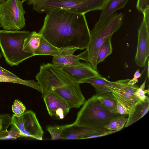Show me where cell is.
Instances as JSON below:
<instances>
[{
    "label": "cell",
    "instance_id": "6da1fadb",
    "mask_svg": "<svg viewBox=\"0 0 149 149\" xmlns=\"http://www.w3.org/2000/svg\"><path fill=\"white\" fill-rule=\"evenodd\" d=\"M47 14L38 32L46 40L58 48L86 49L90 31L85 14L61 8L51 10Z\"/></svg>",
    "mask_w": 149,
    "mask_h": 149
},
{
    "label": "cell",
    "instance_id": "7a4b0ae2",
    "mask_svg": "<svg viewBox=\"0 0 149 149\" xmlns=\"http://www.w3.org/2000/svg\"><path fill=\"white\" fill-rule=\"evenodd\" d=\"M97 97L94 95L86 100L78 113L76 120L70 126L105 129L104 126L111 120L128 116L109 112L102 105Z\"/></svg>",
    "mask_w": 149,
    "mask_h": 149
},
{
    "label": "cell",
    "instance_id": "3957f363",
    "mask_svg": "<svg viewBox=\"0 0 149 149\" xmlns=\"http://www.w3.org/2000/svg\"><path fill=\"white\" fill-rule=\"evenodd\" d=\"M31 33L29 31L0 30V48L6 61L10 66L17 65L33 56L23 50L24 40Z\"/></svg>",
    "mask_w": 149,
    "mask_h": 149
},
{
    "label": "cell",
    "instance_id": "277c9868",
    "mask_svg": "<svg viewBox=\"0 0 149 149\" xmlns=\"http://www.w3.org/2000/svg\"><path fill=\"white\" fill-rule=\"evenodd\" d=\"M107 0H31L33 9L39 13L61 8L74 13L85 14L91 11L102 10Z\"/></svg>",
    "mask_w": 149,
    "mask_h": 149
},
{
    "label": "cell",
    "instance_id": "5b68a950",
    "mask_svg": "<svg viewBox=\"0 0 149 149\" xmlns=\"http://www.w3.org/2000/svg\"><path fill=\"white\" fill-rule=\"evenodd\" d=\"M124 15L122 13H116L103 25L94 28L90 31V36L86 49L88 54V63L97 70V58L100 48L103 42L120 28Z\"/></svg>",
    "mask_w": 149,
    "mask_h": 149
},
{
    "label": "cell",
    "instance_id": "8992f818",
    "mask_svg": "<svg viewBox=\"0 0 149 149\" xmlns=\"http://www.w3.org/2000/svg\"><path fill=\"white\" fill-rule=\"evenodd\" d=\"M36 78L41 88L42 97L56 88L75 81L61 68L49 63L40 65Z\"/></svg>",
    "mask_w": 149,
    "mask_h": 149
},
{
    "label": "cell",
    "instance_id": "52a82bcc",
    "mask_svg": "<svg viewBox=\"0 0 149 149\" xmlns=\"http://www.w3.org/2000/svg\"><path fill=\"white\" fill-rule=\"evenodd\" d=\"M20 0H6L0 3V26L4 30L19 31L25 25V12Z\"/></svg>",
    "mask_w": 149,
    "mask_h": 149
},
{
    "label": "cell",
    "instance_id": "ba28073f",
    "mask_svg": "<svg viewBox=\"0 0 149 149\" xmlns=\"http://www.w3.org/2000/svg\"><path fill=\"white\" fill-rule=\"evenodd\" d=\"M12 125L18 130L21 137H29L42 140L43 130L36 114L32 110L25 111L22 114L12 116Z\"/></svg>",
    "mask_w": 149,
    "mask_h": 149
},
{
    "label": "cell",
    "instance_id": "9c48e42d",
    "mask_svg": "<svg viewBox=\"0 0 149 149\" xmlns=\"http://www.w3.org/2000/svg\"><path fill=\"white\" fill-rule=\"evenodd\" d=\"M130 79L113 81L112 85L109 87L117 102L125 107L129 114L132 113L136 105L142 101L136 97L134 95V92L139 88L138 86L136 84L133 85L128 84Z\"/></svg>",
    "mask_w": 149,
    "mask_h": 149
},
{
    "label": "cell",
    "instance_id": "30bf717a",
    "mask_svg": "<svg viewBox=\"0 0 149 149\" xmlns=\"http://www.w3.org/2000/svg\"><path fill=\"white\" fill-rule=\"evenodd\" d=\"M52 92L63 98L70 108H79L86 101L81 91L79 84L75 81L56 88Z\"/></svg>",
    "mask_w": 149,
    "mask_h": 149
},
{
    "label": "cell",
    "instance_id": "8fae6325",
    "mask_svg": "<svg viewBox=\"0 0 149 149\" xmlns=\"http://www.w3.org/2000/svg\"><path fill=\"white\" fill-rule=\"evenodd\" d=\"M149 56V25L143 19L138 30V42L135 62L138 66L145 67Z\"/></svg>",
    "mask_w": 149,
    "mask_h": 149
},
{
    "label": "cell",
    "instance_id": "7c38bea8",
    "mask_svg": "<svg viewBox=\"0 0 149 149\" xmlns=\"http://www.w3.org/2000/svg\"><path fill=\"white\" fill-rule=\"evenodd\" d=\"M49 115L59 119H63L70 109L68 103L62 97L53 92L43 97Z\"/></svg>",
    "mask_w": 149,
    "mask_h": 149
},
{
    "label": "cell",
    "instance_id": "4fadbf2b",
    "mask_svg": "<svg viewBox=\"0 0 149 149\" xmlns=\"http://www.w3.org/2000/svg\"><path fill=\"white\" fill-rule=\"evenodd\" d=\"M61 68L74 81L78 83L83 80L101 76L90 64L84 62L79 65Z\"/></svg>",
    "mask_w": 149,
    "mask_h": 149
},
{
    "label": "cell",
    "instance_id": "5bb4252c",
    "mask_svg": "<svg viewBox=\"0 0 149 149\" xmlns=\"http://www.w3.org/2000/svg\"><path fill=\"white\" fill-rule=\"evenodd\" d=\"M106 129H94L77 126L65 125L61 135V139H88L90 136L98 135L107 131Z\"/></svg>",
    "mask_w": 149,
    "mask_h": 149
},
{
    "label": "cell",
    "instance_id": "9a60e30c",
    "mask_svg": "<svg viewBox=\"0 0 149 149\" xmlns=\"http://www.w3.org/2000/svg\"><path fill=\"white\" fill-rule=\"evenodd\" d=\"M129 0H107L102 9L98 22L94 28H97L103 25L114 15L117 10L124 7Z\"/></svg>",
    "mask_w": 149,
    "mask_h": 149
},
{
    "label": "cell",
    "instance_id": "2e32d148",
    "mask_svg": "<svg viewBox=\"0 0 149 149\" xmlns=\"http://www.w3.org/2000/svg\"><path fill=\"white\" fill-rule=\"evenodd\" d=\"M77 49V48L74 47L64 48L57 47L50 43L42 35L40 45L35 56L47 55L54 56L73 54Z\"/></svg>",
    "mask_w": 149,
    "mask_h": 149
},
{
    "label": "cell",
    "instance_id": "e0dca14e",
    "mask_svg": "<svg viewBox=\"0 0 149 149\" xmlns=\"http://www.w3.org/2000/svg\"><path fill=\"white\" fill-rule=\"evenodd\" d=\"M80 60H84L87 63L88 54L86 50L77 55L71 54L54 56L52 58V63L57 67L66 68L82 64L83 62H80Z\"/></svg>",
    "mask_w": 149,
    "mask_h": 149
},
{
    "label": "cell",
    "instance_id": "ac0fdd59",
    "mask_svg": "<svg viewBox=\"0 0 149 149\" xmlns=\"http://www.w3.org/2000/svg\"><path fill=\"white\" fill-rule=\"evenodd\" d=\"M78 83H88L91 84L94 88L96 93L95 95L99 96L103 94L111 92L109 87L111 86L113 81H110L102 76L96 77L82 80Z\"/></svg>",
    "mask_w": 149,
    "mask_h": 149
},
{
    "label": "cell",
    "instance_id": "d6986e66",
    "mask_svg": "<svg viewBox=\"0 0 149 149\" xmlns=\"http://www.w3.org/2000/svg\"><path fill=\"white\" fill-rule=\"evenodd\" d=\"M149 108V98L146 96L144 101H142L136 105L134 112L128 115L127 120L125 127H129L144 116L148 111Z\"/></svg>",
    "mask_w": 149,
    "mask_h": 149
},
{
    "label": "cell",
    "instance_id": "ffe728a7",
    "mask_svg": "<svg viewBox=\"0 0 149 149\" xmlns=\"http://www.w3.org/2000/svg\"><path fill=\"white\" fill-rule=\"evenodd\" d=\"M42 35L36 31L31 32L30 35L24 40L23 50L35 56L40 42Z\"/></svg>",
    "mask_w": 149,
    "mask_h": 149
},
{
    "label": "cell",
    "instance_id": "44dd1931",
    "mask_svg": "<svg viewBox=\"0 0 149 149\" xmlns=\"http://www.w3.org/2000/svg\"><path fill=\"white\" fill-rule=\"evenodd\" d=\"M97 99L102 105L109 112L118 113L117 110V101L111 92L103 94L97 97Z\"/></svg>",
    "mask_w": 149,
    "mask_h": 149
},
{
    "label": "cell",
    "instance_id": "7402d4cb",
    "mask_svg": "<svg viewBox=\"0 0 149 149\" xmlns=\"http://www.w3.org/2000/svg\"><path fill=\"white\" fill-rule=\"evenodd\" d=\"M0 82H7L20 84L36 89L41 93V88L38 82L33 80H25L20 78H13L0 74Z\"/></svg>",
    "mask_w": 149,
    "mask_h": 149
},
{
    "label": "cell",
    "instance_id": "603a6c76",
    "mask_svg": "<svg viewBox=\"0 0 149 149\" xmlns=\"http://www.w3.org/2000/svg\"><path fill=\"white\" fill-rule=\"evenodd\" d=\"M112 37L109 38L102 44L99 49L97 58V65L103 61L112 52L111 43Z\"/></svg>",
    "mask_w": 149,
    "mask_h": 149
},
{
    "label": "cell",
    "instance_id": "cb8c5ba5",
    "mask_svg": "<svg viewBox=\"0 0 149 149\" xmlns=\"http://www.w3.org/2000/svg\"><path fill=\"white\" fill-rule=\"evenodd\" d=\"M127 116L117 118L112 120L104 126L107 131L120 130L125 126L128 119Z\"/></svg>",
    "mask_w": 149,
    "mask_h": 149
},
{
    "label": "cell",
    "instance_id": "d4e9b609",
    "mask_svg": "<svg viewBox=\"0 0 149 149\" xmlns=\"http://www.w3.org/2000/svg\"><path fill=\"white\" fill-rule=\"evenodd\" d=\"M21 137L16 127L12 125L10 130H7L0 132V140L15 139Z\"/></svg>",
    "mask_w": 149,
    "mask_h": 149
},
{
    "label": "cell",
    "instance_id": "484cf974",
    "mask_svg": "<svg viewBox=\"0 0 149 149\" xmlns=\"http://www.w3.org/2000/svg\"><path fill=\"white\" fill-rule=\"evenodd\" d=\"M65 128V126H49L47 130L50 134L52 140L61 139V135Z\"/></svg>",
    "mask_w": 149,
    "mask_h": 149
},
{
    "label": "cell",
    "instance_id": "4316f807",
    "mask_svg": "<svg viewBox=\"0 0 149 149\" xmlns=\"http://www.w3.org/2000/svg\"><path fill=\"white\" fill-rule=\"evenodd\" d=\"M12 125V116L10 114L0 115V132L8 130Z\"/></svg>",
    "mask_w": 149,
    "mask_h": 149
},
{
    "label": "cell",
    "instance_id": "83f0119b",
    "mask_svg": "<svg viewBox=\"0 0 149 149\" xmlns=\"http://www.w3.org/2000/svg\"><path fill=\"white\" fill-rule=\"evenodd\" d=\"M26 110V107L22 102L17 99L15 100L12 106V110L14 114L20 115Z\"/></svg>",
    "mask_w": 149,
    "mask_h": 149
},
{
    "label": "cell",
    "instance_id": "f1b7e54d",
    "mask_svg": "<svg viewBox=\"0 0 149 149\" xmlns=\"http://www.w3.org/2000/svg\"><path fill=\"white\" fill-rule=\"evenodd\" d=\"M146 79L147 78L140 87H139L134 93L135 96L142 101L145 100L146 96L144 91Z\"/></svg>",
    "mask_w": 149,
    "mask_h": 149
},
{
    "label": "cell",
    "instance_id": "f546056e",
    "mask_svg": "<svg viewBox=\"0 0 149 149\" xmlns=\"http://www.w3.org/2000/svg\"><path fill=\"white\" fill-rule=\"evenodd\" d=\"M148 6H149V0H137L136 8L138 10L142 13Z\"/></svg>",
    "mask_w": 149,
    "mask_h": 149
},
{
    "label": "cell",
    "instance_id": "4dcf8cb0",
    "mask_svg": "<svg viewBox=\"0 0 149 149\" xmlns=\"http://www.w3.org/2000/svg\"><path fill=\"white\" fill-rule=\"evenodd\" d=\"M139 70H137L134 75L133 78L127 82L128 84L131 85H133L138 82V79L139 78L141 75L139 72Z\"/></svg>",
    "mask_w": 149,
    "mask_h": 149
},
{
    "label": "cell",
    "instance_id": "1f68e13d",
    "mask_svg": "<svg viewBox=\"0 0 149 149\" xmlns=\"http://www.w3.org/2000/svg\"><path fill=\"white\" fill-rule=\"evenodd\" d=\"M117 110L118 113L121 115H128L129 112L125 106L117 102Z\"/></svg>",
    "mask_w": 149,
    "mask_h": 149
},
{
    "label": "cell",
    "instance_id": "d6a6232c",
    "mask_svg": "<svg viewBox=\"0 0 149 149\" xmlns=\"http://www.w3.org/2000/svg\"><path fill=\"white\" fill-rule=\"evenodd\" d=\"M0 74L15 78L19 77L17 75L0 66Z\"/></svg>",
    "mask_w": 149,
    "mask_h": 149
},
{
    "label": "cell",
    "instance_id": "836d02e7",
    "mask_svg": "<svg viewBox=\"0 0 149 149\" xmlns=\"http://www.w3.org/2000/svg\"><path fill=\"white\" fill-rule=\"evenodd\" d=\"M120 131V130H116L114 131H107L103 133H102L98 135H94L88 137V139L93 138L97 137H102L104 136L108 135L114 133H115L116 132H118Z\"/></svg>",
    "mask_w": 149,
    "mask_h": 149
},
{
    "label": "cell",
    "instance_id": "e575fe53",
    "mask_svg": "<svg viewBox=\"0 0 149 149\" xmlns=\"http://www.w3.org/2000/svg\"><path fill=\"white\" fill-rule=\"evenodd\" d=\"M148 69H147L148 75H147V77H149V60H148Z\"/></svg>",
    "mask_w": 149,
    "mask_h": 149
},
{
    "label": "cell",
    "instance_id": "d590c367",
    "mask_svg": "<svg viewBox=\"0 0 149 149\" xmlns=\"http://www.w3.org/2000/svg\"><path fill=\"white\" fill-rule=\"evenodd\" d=\"M30 0H21V1L23 2H24L25 1H30Z\"/></svg>",
    "mask_w": 149,
    "mask_h": 149
},
{
    "label": "cell",
    "instance_id": "8d00e7d4",
    "mask_svg": "<svg viewBox=\"0 0 149 149\" xmlns=\"http://www.w3.org/2000/svg\"><path fill=\"white\" fill-rule=\"evenodd\" d=\"M6 0H0V3Z\"/></svg>",
    "mask_w": 149,
    "mask_h": 149
},
{
    "label": "cell",
    "instance_id": "74e56055",
    "mask_svg": "<svg viewBox=\"0 0 149 149\" xmlns=\"http://www.w3.org/2000/svg\"><path fill=\"white\" fill-rule=\"evenodd\" d=\"M2 57V54L0 52V58H1Z\"/></svg>",
    "mask_w": 149,
    "mask_h": 149
},
{
    "label": "cell",
    "instance_id": "f35d334b",
    "mask_svg": "<svg viewBox=\"0 0 149 149\" xmlns=\"http://www.w3.org/2000/svg\"><path fill=\"white\" fill-rule=\"evenodd\" d=\"M31 0H30V1ZM29 1H28V2H29Z\"/></svg>",
    "mask_w": 149,
    "mask_h": 149
},
{
    "label": "cell",
    "instance_id": "ab89813d",
    "mask_svg": "<svg viewBox=\"0 0 149 149\" xmlns=\"http://www.w3.org/2000/svg\"></svg>",
    "mask_w": 149,
    "mask_h": 149
}]
</instances>
